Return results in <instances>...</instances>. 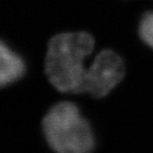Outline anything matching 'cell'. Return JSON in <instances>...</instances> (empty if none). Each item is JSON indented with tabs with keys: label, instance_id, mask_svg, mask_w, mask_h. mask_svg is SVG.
<instances>
[{
	"label": "cell",
	"instance_id": "obj_3",
	"mask_svg": "<svg viewBox=\"0 0 153 153\" xmlns=\"http://www.w3.org/2000/svg\"><path fill=\"white\" fill-rule=\"evenodd\" d=\"M124 71V63L117 53L112 50L101 51L86 70L84 93L102 98L119 84Z\"/></svg>",
	"mask_w": 153,
	"mask_h": 153
},
{
	"label": "cell",
	"instance_id": "obj_1",
	"mask_svg": "<svg viewBox=\"0 0 153 153\" xmlns=\"http://www.w3.org/2000/svg\"><path fill=\"white\" fill-rule=\"evenodd\" d=\"M95 42L86 32L57 34L48 44L45 71L50 83L63 93H84L87 68L84 61L93 52Z\"/></svg>",
	"mask_w": 153,
	"mask_h": 153
},
{
	"label": "cell",
	"instance_id": "obj_2",
	"mask_svg": "<svg viewBox=\"0 0 153 153\" xmlns=\"http://www.w3.org/2000/svg\"><path fill=\"white\" fill-rule=\"evenodd\" d=\"M49 146L56 153H91L95 136L91 124L72 102H60L51 108L43 120Z\"/></svg>",
	"mask_w": 153,
	"mask_h": 153
},
{
	"label": "cell",
	"instance_id": "obj_5",
	"mask_svg": "<svg viewBox=\"0 0 153 153\" xmlns=\"http://www.w3.org/2000/svg\"><path fill=\"white\" fill-rule=\"evenodd\" d=\"M138 32L143 43L153 48V12H147L141 17Z\"/></svg>",
	"mask_w": 153,
	"mask_h": 153
},
{
	"label": "cell",
	"instance_id": "obj_4",
	"mask_svg": "<svg viewBox=\"0 0 153 153\" xmlns=\"http://www.w3.org/2000/svg\"><path fill=\"white\" fill-rule=\"evenodd\" d=\"M26 64L22 57L0 41V87L18 81L25 74Z\"/></svg>",
	"mask_w": 153,
	"mask_h": 153
}]
</instances>
